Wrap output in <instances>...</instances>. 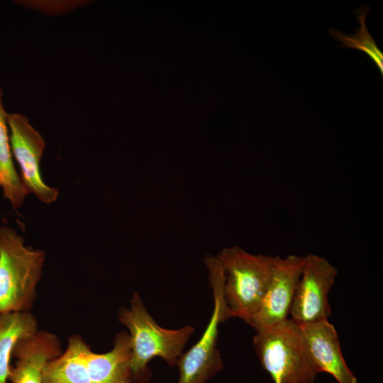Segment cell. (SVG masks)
<instances>
[{"instance_id": "9c48e42d", "label": "cell", "mask_w": 383, "mask_h": 383, "mask_svg": "<svg viewBox=\"0 0 383 383\" xmlns=\"http://www.w3.org/2000/svg\"><path fill=\"white\" fill-rule=\"evenodd\" d=\"M299 326L308 356L318 374L326 372L338 383H357L344 359L338 333L328 320Z\"/></svg>"}, {"instance_id": "7a4b0ae2", "label": "cell", "mask_w": 383, "mask_h": 383, "mask_svg": "<svg viewBox=\"0 0 383 383\" xmlns=\"http://www.w3.org/2000/svg\"><path fill=\"white\" fill-rule=\"evenodd\" d=\"M216 257L223 272V294L230 317L247 323L261 304L275 256L252 254L232 246L221 250Z\"/></svg>"}, {"instance_id": "6da1fadb", "label": "cell", "mask_w": 383, "mask_h": 383, "mask_svg": "<svg viewBox=\"0 0 383 383\" xmlns=\"http://www.w3.org/2000/svg\"><path fill=\"white\" fill-rule=\"evenodd\" d=\"M118 320L128 330L131 369L133 383H147L152 377L150 361L160 357L170 366H177L194 328L185 325L177 329L159 326L149 313L139 294L134 292L129 308L121 306Z\"/></svg>"}, {"instance_id": "4fadbf2b", "label": "cell", "mask_w": 383, "mask_h": 383, "mask_svg": "<svg viewBox=\"0 0 383 383\" xmlns=\"http://www.w3.org/2000/svg\"><path fill=\"white\" fill-rule=\"evenodd\" d=\"M82 337H69L65 351L50 360L43 372V383H92L79 350Z\"/></svg>"}, {"instance_id": "8fae6325", "label": "cell", "mask_w": 383, "mask_h": 383, "mask_svg": "<svg viewBox=\"0 0 383 383\" xmlns=\"http://www.w3.org/2000/svg\"><path fill=\"white\" fill-rule=\"evenodd\" d=\"M79 350L92 383H133L128 333H118L111 350L96 353L82 338Z\"/></svg>"}, {"instance_id": "5bb4252c", "label": "cell", "mask_w": 383, "mask_h": 383, "mask_svg": "<svg viewBox=\"0 0 383 383\" xmlns=\"http://www.w3.org/2000/svg\"><path fill=\"white\" fill-rule=\"evenodd\" d=\"M8 116L3 104V90L0 87V187L4 196L10 201L14 209H17L27 194L13 161Z\"/></svg>"}, {"instance_id": "9a60e30c", "label": "cell", "mask_w": 383, "mask_h": 383, "mask_svg": "<svg viewBox=\"0 0 383 383\" xmlns=\"http://www.w3.org/2000/svg\"><path fill=\"white\" fill-rule=\"evenodd\" d=\"M370 9L363 6L357 10L356 18L360 28L355 29L354 34H345L335 28L328 30L330 35L341 43L338 48H353L363 52L373 62L383 75V53L379 49L373 38L370 35L365 18Z\"/></svg>"}, {"instance_id": "52a82bcc", "label": "cell", "mask_w": 383, "mask_h": 383, "mask_svg": "<svg viewBox=\"0 0 383 383\" xmlns=\"http://www.w3.org/2000/svg\"><path fill=\"white\" fill-rule=\"evenodd\" d=\"M8 125L12 154L21 168L20 178L26 194L33 193L46 204L55 201L58 192L43 182L40 172L45 145L43 137L21 113H9Z\"/></svg>"}, {"instance_id": "ba28073f", "label": "cell", "mask_w": 383, "mask_h": 383, "mask_svg": "<svg viewBox=\"0 0 383 383\" xmlns=\"http://www.w3.org/2000/svg\"><path fill=\"white\" fill-rule=\"evenodd\" d=\"M303 265L304 256H275L270 281L261 304L246 323L256 331L289 318V310Z\"/></svg>"}, {"instance_id": "30bf717a", "label": "cell", "mask_w": 383, "mask_h": 383, "mask_svg": "<svg viewBox=\"0 0 383 383\" xmlns=\"http://www.w3.org/2000/svg\"><path fill=\"white\" fill-rule=\"evenodd\" d=\"M62 353L60 340L55 334L38 330L16 345L12 353L16 362L11 366L8 380L11 383H43L45 366Z\"/></svg>"}, {"instance_id": "3957f363", "label": "cell", "mask_w": 383, "mask_h": 383, "mask_svg": "<svg viewBox=\"0 0 383 383\" xmlns=\"http://www.w3.org/2000/svg\"><path fill=\"white\" fill-rule=\"evenodd\" d=\"M45 252L24 245L12 228L0 227V313L30 311Z\"/></svg>"}, {"instance_id": "5b68a950", "label": "cell", "mask_w": 383, "mask_h": 383, "mask_svg": "<svg viewBox=\"0 0 383 383\" xmlns=\"http://www.w3.org/2000/svg\"><path fill=\"white\" fill-rule=\"evenodd\" d=\"M204 260L213 292V311L199 339L179 359L178 383H206L223 368L218 348V328L231 318L223 294V272L216 256H209Z\"/></svg>"}, {"instance_id": "7c38bea8", "label": "cell", "mask_w": 383, "mask_h": 383, "mask_svg": "<svg viewBox=\"0 0 383 383\" xmlns=\"http://www.w3.org/2000/svg\"><path fill=\"white\" fill-rule=\"evenodd\" d=\"M38 331L37 318L30 311L0 313V383L8 380L16 345Z\"/></svg>"}, {"instance_id": "8992f818", "label": "cell", "mask_w": 383, "mask_h": 383, "mask_svg": "<svg viewBox=\"0 0 383 383\" xmlns=\"http://www.w3.org/2000/svg\"><path fill=\"white\" fill-rule=\"evenodd\" d=\"M337 274L338 269L326 258L315 254L304 256L289 310L290 319L298 324L328 320L331 314L328 294Z\"/></svg>"}, {"instance_id": "277c9868", "label": "cell", "mask_w": 383, "mask_h": 383, "mask_svg": "<svg viewBox=\"0 0 383 383\" xmlns=\"http://www.w3.org/2000/svg\"><path fill=\"white\" fill-rule=\"evenodd\" d=\"M255 331V350L273 383H314L318 372L308 356L298 323L287 318Z\"/></svg>"}]
</instances>
